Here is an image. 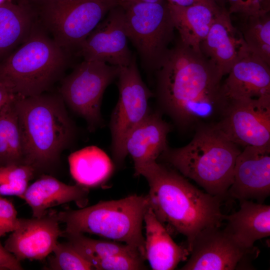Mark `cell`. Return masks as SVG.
Wrapping results in <instances>:
<instances>
[{"label":"cell","mask_w":270,"mask_h":270,"mask_svg":"<svg viewBox=\"0 0 270 270\" xmlns=\"http://www.w3.org/2000/svg\"><path fill=\"white\" fill-rule=\"evenodd\" d=\"M155 72L158 102L179 125L187 126L222 114L226 106L222 76L201 52L179 40Z\"/></svg>","instance_id":"1"},{"label":"cell","mask_w":270,"mask_h":270,"mask_svg":"<svg viewBox=\"0 0 270 270\" xmlns=\"http://www.w3.org/2000/svg\"><path fill=\"white\" fill-rule=\"evenodd\" d=\"M146 180L150 206L166 228L185 236L189 250L202 230L220 226L223 200L192 184L176 170L158 163L142 168L138 176Z\"/></svg>","instance_id":"2"},{"label":"cell","mask_w":270,"mask_h":270,"mask_svg":"<svg viewBox=\"0 0 270 270\" xmlns=\"http://www.w3.org/2000/svg\"><path fill=\"white\" fill-rule=\"evenodd\" d=\"M61 96L43 93L16 96L24 164L38 170L57 163L70 143L74 127Z\"/></svg>","instance_id":"3"},{"label":"cell","mask_w":270,"mask_h":270,"mask_svg":"<svg viewBox=\"0 0 270 270\" xmlns=\"http://www.w3.org/2000/svg\"><path fill=\"white\" fill-rule=\"evenodd\" d=\"M240 151L211 124L198 127L186 145L175 148L168 146L159 158L207 193L224 200L232 183Z\"/></svg>","instance_id":"4"},{"label":"cell","mask_w":270,"mask_h":270,"mask_svg":"<svg viewBox=\"0 0 270 270\" xmlns=\"http://www.w3.org/2000/svg\"><path fill=\"white\" fill-rule=\"evenodd\" d=\"M68 52L48 36L38 19L18 49L0 62V82L16 96L44 93L66 68Z\"/></svg>","instance_id":"5"},{"label":"cell","mask_w":270,"mask_h":270,"mask_svg":"<svg viewBox=\"0 0 270 270\" xmlns=\"http://www.w3.org/2000/svg\"><path fill=\"white\" fill-rule=\"evenodd\" d=\"M150 207L146 196L133 194L118 200L101 201L88 207L57 213L66 233H88L126 244L146 260L144 216Z\"/></svg>","instance_id":"6"},{"label":"cell","mask_w":270,"mask_h":270,"mask_svg":"<svg viewBox=\"0 0 270 270\" xmlns=\"http://www.w3.org/2000/svg\"><path fill=\"white\" fill-rule=\"evenodd\" d=\"M118 5V0H48L38 10L37 16L56 42L69 51L76 49Z\"/></svg>","instance_id":"7"},{"label":"cell","mask_w":270,"mask_h":270,"mask_svg":"<svg viewBox=\"0 0 270 270\" xmlns=\"http://www.w3.org/2000/svg\"><path fill=\"white\" fill-rule=\"evenodd\" d=\"M126 34L148 70L158 68L174 38L168 2H140L124 8Z\"/></svg>","instance_id":"8"},{"label":"cell","mask_w":270,"mask_h":270,"mask_svg":"<svg viewBox=\"0 0 270 270\" xmlns=\"http://www.w3.org/2000/svg\"><path fill=\"white\" fill-rule=\"evenodd\" d=\"M118 78L119 97L111 115L110 129L112 156L120 164L127 155L126 138L150 112L148 101L154 94L142 80L134 55L128 66L120 67Z\"/></svg>","instance_id":"9"},{"label":"cell","mask_w":270,"mask_h":270,"mask_svg":"<svg viewBox=\"0 0 270 270\" xmlns=\"http://www.w3.org/2000/svg\"><path fill=\"white\" fill-rule=\"evenodd\" d=\"M120 67L102 62L84 60L62 82L60 96L90 130L102 122L100 106L107 86L118 78Z\"/></svg>","instance_id":"10"},{"label":"cell","mask_w":270,"mask_h":270,"mask_svg":"<svg viewBox=\"0 0 270 270\" xmlns=\"http://www.w3.org/2000/svg\"><path fill=\"white\" fill-rule=\"evenodd\" d=\"M190 257L182 270H234L252 269L258 256L256 247L245 248L220 226L206 228L194 238Z\"/></svg>","instance_id":"11"},{"label":"cell","mask_w":270,"mask_h":270,"mask_svg":"<svg viewBox=\"0 0 270 270\" xmlns=\"http://www.w3.org/2000/svg\"><path fill=\"white\" fill-rule=\"evenodd\" d=\"M214 127L244 147L270 144V95L228 104Z\"/></svg>","instance_id":"12"},{"label":"cell","mask_w":270,"mask_h":270,"mask_svg":"<svg viewBox=\"0 0 270 270\" xmlns=\"http://www.w3.org/2000/svg\"><path fill=\"white\" fill-rule=\"evenodd\" d=\"M124 10L118 5L111 9L76 48L78 56L88 61H99L123 67L132 56L128 47Z\"/></svg>","instance_id":"13"},{"label":"cell","mask_w":270,"mask_h":270,"mask_svg":"<svg viewBox=\"0 0 270 270\" xmlns=\"http://www.w3.org/2000/svg\"><path fill=\"white\" fill-rule=\"evenodd\" d=\"M270 194V144L244 147L238 155L228 196L263 203Z\"/></svg>","instance_id":"14"},{"label":"cell","mask_w":270,"mask_h":270,"mask_svg":"<svg viewBox=\"0 0 270 270\" xmlns=\"http://www.w3.org/2000/svg\"><path fill=\"white\" fill-rule=\"evenodd\" d=\"M18 226L4 242V248L16 258L41 260L52 252L63 232L57 213H47L40 218H19Z\"/></svg>","instance_id":"15"},{"label":"cell","mask_w":270,"mask_h":270,"mask_svg":"<svg viewBox=\"0 0 270 270\" xmlns=\"http://www.w3.org/2000/svg\"><path fill=\"white\" fill-rule=\"evenodd\" d=\"M270 66L250 50L241 56L222 84L226 106L232 102L270 95Z\"/></svg>","instance_id":"16"},{"label":"cell","mask_w":270,"mask_h":270,"mask_svg":"<svg viewBox=\"0 0 270 270\" xmlns=\"http://www.w3.org/2000/svg\"><path fill=\"white\" fill-rule=\"evenodd\" d=\"M248 50L241 32L233 26L228 11L222 8L200 44L201 52L216 65L223 76Z\"/></svg>","instance_id":"17"},{"label":"cell","mask_w":270,"mask_h":270,"mask_svg":"<svg viewBox=\"0 0 270 270\" xmlns=\"http://www.w3.org/2000/svg\"><path fill=\"white\" fill-rule=\"evenodd\" d=\"M170 130V126L159 114L150 111L129 132L125 149L132 158L136 176L144 167L157 161L168 148L167 136Z\"/></svg>","instance_id":"18"},{"label":"cell","mask_w":270,"mask_h":270,"mask_svg":"<svg viewBox=\"0 0 270 270\" xmlns=\"http://www.w3.org/2000/svg\"><path fill=\"white\" fill-rule=\"evenodd\" d=\"M89 190L78 184L68 185L48 175H44L28 186L20 197L30 207L32 217L40 218L52 207L74 202L80 208L88 200Z\"/></svg>","instance_id":"19"},{"label":"cell","mask_w":270,"mask_h":270,"mask_svg":"<svg viewBox=\"0 0 270 270\" xmlns=\"http://www.w3.org/2000/svg\"><path fill=\"white\" fill-rule=\"evenodd\" d=\"M239 210L224 216V231L242 247L255 248V242L270 236V206L250 200L240 202Z\"/></svg>","instance_id":"20"},{"label":"cell","mask_w":270,"mask_h":270,"mask_svg":"<svg viewBox=\"0 0 270 270\" xmlns=\"http://www.w3.org/2000/svg\"><path fill=\"white\" fill-rule=\"evenodd\" d=\"M146 259L152 270H172L190 255L187 248L176 243L150 206L144 216Z\"/></svg>","instance_id":"21"},{"label":"cell","mask_w":270,"mask_h":270,"mask_svg":"<svg viewBox=\"0 0 270 270\" xmlns=\"http://www.w3.org/2000/svg\"><path fill=\"white\" fill-rule=\"evenodd\" d=\"M170 16L181 42L198 52L206 38L216 14L222 8L204 4L182 6L168 2Z\"/></svg>","instance_id":"22"},{"label":"cell","mask_w":270,"mask_h":270,"mask_svg":"<svg viewBox=\"0 0 270 270\" xmlns=\"http://www.w3.org/2000/svg\"><path fill=\"white\" fill-rule=\"evenodd\" d=\"M68 161L73 178L77 184L88 188L102 184L113 170L112 162L108 154L94 146L72 153Z\"/></svg>","instance_id":"23"},{"label":"cell","mask_w":270,"mask_h":270,"mask_svg":"<svg viewBox=\"0 0 270 270\" xmlns=\"http://www.w3.org/2000/svg\"><path fill=\"white\" fill-rule=\"evenodd\" d=\"M37 20L35 12L12 0L0 6V59L26 40Z\"/></svg>","instance_id":"24"},{"label":"cell","mask_w":270,"mask_h":270,"mask_svg":"<svg viewBox=\"0 0 270 270\" xmlns=\"http://www.w3.org/2000/svg\"><path fill=\"white\" fill-rule=\"evenodd\" d=\"M15 98L0 110V165L24 164Z\"/></svg>","instance_id":"25"},{"label":"cell","mask_w":270,"mask_h":270,"mask_svg":"<svg viewBox=\"0 0 270 270\" xmlns=\"http://www.w3.org/2000/svg\"><path fill=\"white\" fill-rule=\"evenodd\" d=\"M62 236L91 265L96 260L120 254L139 255L145 260L138 250L124 243L93 239L80 233L63 232Z\"/></svg>","instance_id":"26"},{"label":"cell","mask_w":270,"mask_h":270,"mask_svg":"<svg viewBox=\"0 0 270 270\" xmlns=\"http://www.w3.org/2000/svg\"><path fill=\"white\" fill-rule=\"evenodd\" d=\"M241 32L249 50L270 66V16L268 12L243 17Z\"/></svg>","instance_id":"27"},{"label":"cell","mask_w":270,"mask_h":270,"mask_svg":"<svg viewBox=\"0 0 270 270\" xmlns=\"http://www.w3.org/2000/svg\"><path fill=\"white\" fill-rule=\"evenodd\" d=\"M36 170L26 164L0 165V195L20 197Z\"/></svg>","instance_id":"28"},{"label":"cell","mask_w":270,"mask_h":270,"mask_svg":"<svg viewBox=\"0 0 270 270\" xmlns=\"http://www.w3.org/2000/svg\"><path fill=\"white\" fill-rule=\"evenodd\" d=\"M49 260V269L52 270H90L92 266L68 242H57Z\"/></svg>","instance_id":"29"},{"label":"cell","mask_w":270,"mask_h":270,"mask_svg":"<svg viewBox=\"0 0 270 270\" xmlns=\"http://www.w3.org/2000/svg\"><path fill=\"white\" fill-rule=\"evenodd\" d=\"M144 260L139 255L120 254L96 260L92 266L97 270H145Z\"/></svg>","instance_id":"30"},{"label":"cell","mask_w":270,"mask_h":270,"mask_svg":"<svg viewBox=\"0 0 270 270\" xmlns=\"http://www.w3.org/2000/svg\"><path fill=\"white\" fill-rule=\"evenodd\" d=\"M19 224L17 211L13 204L8 199L0 196V238L14 230Z\"/></svg>","instance_id":"31"},{"label":"cell","mask_w":270,"mask_h":270,"mask_svg":"<svg viewBox=\"0 0 270 270\" xmlns=\"http://www.w3.org/2000/svg\"><path fill=\"white\" fill-rule=\"evenodd\" d=\"M270 0H245L241 14L243 17L268 12Z\"/></svg>","instance_id":"32"},{"label":"cell","mask_w":270,"mask_h":270,"mask_svg":"<svg viewBox=\"0 0 270 270\" xmlns=\"http://www.w3.org/2000/svg\"><path fill=\"white\" fill-rule=\"evenodd\" d=\"M22 270L24 268L20 261L0 242V270Z\"/></svg>","instance_id":"33"},{"label":"cell","mask_w":270,"mask_h":270,"mask_svg":"<svg viewBox=\"0 0 270 270\" xmlns=\"http://www.w3.org/2000/svg\"><path fill=\"white\" fill-rule=\"evenodd\" d=\"M16 96L6 84L0 82V110Z\"/></svg>","instance_id":"34"},{"label":"cell","mask_w":270,"mask_h":270,"mask_svg":"<svg viewBox=\"0 0 270 270\" xmlns=\"http://www.w3.org/2000/svg\"><path fill=\"white\" fill-rule=\"evenodd\" d=\"M14 2L26 7L37 14L39 8L48 0H12Z\"/></svg>","instance_id":"35"},{"label":"cell","mask_w":270,"mask_h":270,"mask_svg":"<svg viewBox=\"0 0 270 270\" xmlns=\"http://www.w3.org/2000/svg\"><path fill=\"white\" fill-rule=\"evenodd\" d=\"M167 1L170 3L182 6H190L197 4L218 6L212 0H167Z\"/></svg>","instance_id":"36"},{"label":"cell","mask_w":270,"mask_h":270,"mask_svg":"<svg viewBox=\"0 0 270 270\" xmlns=\"http://www.w3.org/2000/svg\"><path fill=\"white\" fill-rule=\"evenodd\" d=\"M230 4L229 13H240L242 12L245 0H227Z\"/></svg>","instance_id":"37"},{"label":"cell","mask_w":270,"mask_h":270,"mask_svg":"<svg viewBox=\"0 0 270 270\" xmlns=\"http://www.w3.org/2000/svg\"><path fill=\"white\" fill-rule=\"evenodd\" d=\"M163 0H118V5L123 8L132 4L140 2H156Z\"/></svg>","instance_id":"38"},{"label":"cell","mask_w":270,"mask_h":270,"mask_svg":"<svg viewBox=\"0 0 270 270\" xmlns=\"http://www.w3.org/2000/svg\"><path fill=\"white\" fill-rule=\"evenodd\" d=\"M10 0H0V6Z\"/></svg>","instance_id":"39"},{"label":"cell","mask_w":270,"mask_h":270,"mask_svg":"<svg viewBox=\"0 0 270 270\" xmlns=\"http://www.w3.org/2000/svg\"><path fill=\"white\" fill-rule=\"evenodd\" d=\"M212 0L215 3H216L218 5V4L222 2V1L224 0Z\"/></svg>","instance_id":"40"}]
</instances>
